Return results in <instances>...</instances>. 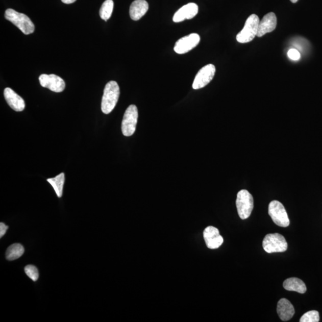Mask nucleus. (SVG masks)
I'll list each match as a JSON object with an SVG mask.
<instances>
[{"label":"nucleus","instance_id":"1","mask_svg":"<svg viewBox=\"0 0 322 322\" xmlns=\"http://www.w3.org/2000/svg\"><path fill=\"white\" fill-rule=\"evenodd\" d=\"M119 94V87L116 81H109L106 84L101 104L102 111L105 114H110L114 110L118 101Z\"/></svg>","mask_w":322,"mask_h":322},{"label":"nucleus","instance_id":"2","mask_svg":"<svg viewBox=\"0 0 322 322\" xmlns=\"http://www.w3.org/2000/svg\"><path fill=\"white\" fill-rule=\"evenodd\" d=\"M5 18L15 24L24 34H33L35 30L34 24L29 17L12 9L6 10Z\"/></svg>","mask_w":322,"mask_h":322},{"label":"nucleus","instance_id":"3","mask_svg":"<svg viewBox=\"0 0 322 322\" xmlns=\"http://www.w3.org/2000/svg\"><path fill=\"white\" fill-rule=\"evenodd\" d=\"M259 23V17L257 15L253 14L249 16L243 29L237 35V41L242 44L253 41L254 38L257 36Z\"/></svg>","mask_w":322,"mask_h":322},{"label":"nucleus","instance_id":"4","mask_svg":"<svg viewBox=\"0 0 322 322\" xmlns=\"http://www.w3.org/2000/svg\"><path fill=\"white\" fill-rule=\"evenodd\" d=\"M239 216L242 220L249 218L254 208V200L251 194L246 190H241L237 194L236 201Z\"/></svg>","mask_w":322,"mask_h":322},{"label":"nucleus","instance_id":"5","mask_svg":"<svg viewBox=\"0 0 322 322\" xmlns=\"http://www.w3.org/2000/svg\"><path fill=\"white\" fill-rule=\"evenodd\" d=\"M263 246L267 253H283L288 249V243L284 236L279 233L268 234L264 237Z\"/></svg>","mask_w":322,"mask_h":322},{"label":"nucleus","instance_id":"6","mask_svg":"<svg viewBox=\"0 0 322 322\" xmlns=\"http://www.w3.org/2000/svg\"><path fill=\"white\" fill-rule=\"evenodd\" d=\"M268 214L275 224L286 228L290 224L289 219L284 205L278 201H271L268 205Z\"/></svg>","mask_w":322,"mask_h":322},{"label":"nucleus","instance_id":"7","mask_svg":"<svg viewBox=\"0 0 322 322\" xmlns=\"http://www.w3.org/2000/svg\"><path fill=\"white\" fill-rule=\"evenodd\" d=\"M138 119L137 106L132 105L125 112L122 121V132L123 136L130 137L133 135L136 129Z\"/></svg>","mask_w":322,"mask_h":322},{"label":"nucleus","instance_id":"8","mask_svg":"<svg viewBox=\"0 0 322 322\" xmlns=\"http://www.w3.org/2000/svg\"><path fill=\"white\" fill-rule=\"evenodd\" d=\"M215 71V67L212 64L207 65L201 68L194 78L192 85L193 89H201L207 86L213 79Z\"/></svg>","mask_w":322,"mask_h":322},{"label":"nucleus","instance_id":"9","mask_svg":"<svg viewBox=\"0 0 322 322\" xmlns=\"http://www.w3.org/2000/svg\"><path fill=\"white\" fill-rule=\"evenodd\" d=\"M39 81L42 87L47 88L56 93H61L65 88L64 80L55 74H51V75L42 74L39 77Z\"/></svg>","mask_w":322,"mask_h":322},{"label":"nucleus","instance_id":"10","mask_svg":"<svg viewBox=\"0 0 322 322\" xmlns=\"http://www.w3.org/2000/svg\"><path fill=\"white\" fill-rule=\"evenodd\" d=\"M200 36L197 34H191L180 38L175 46V51L179 55L185 54L200 43Z\"/></svg>","mask_w":322,"mask_h":322},{"label":"nucleus","instance_id":"11","mask_svg":"<svg viewBox=\"0 0 322 322\" xmlns=\"http://www.w3.org/2000/svg\"><path fill=\"white\" fill-rule=\"evenodd\" d=\"M204 238L207 246L211 250L217 249L224 242L218 229L213 226H208L204 231Z\"/></svg>","mask_w":322,"mask_h":322},{"label":"nucleus","instance_id":"12","mask_svg":"<svg viewBox=\"0 0 322 322\" xmlns=\"http://www.w3.org/2000/svg\"><path fill=\"white\" fill-rule=\"evenodd\" d=\"M277 26V17L273 12L268 13L260 21L257 37H261L265 34L271 33Z\"/></svg>","mask_w":322,"mask_h":322},{"label":"nucleus","instance_id":"13","mask_svg":"<svg viewBox=\"0 0 322 322\" xmlns=\"http://www.w3.org/2000/svg\"><path fill=\"white\" fill-rule=\"evenodd\" d=\"M198 13V6L195 3H190L180 8L177 12L172 20L176 23L183 22L186 19H191L193 18Z\"/></svg>","mask_w":322,"mask_h":322},{"label":"nucleus","instance_id":"14","mask_svg":"<svg viewBox=\"0 0 322 322\" xmlns=\"http://www.w3.org/2000/svg\"><path fill=\"white\" fill-rule=\"evenodd\" d=\"M4 96L10 107L16 112H22L26 108L23 99L15 93L11 88H6Z\"/></svg>","mask_w":322,"mask_h":322},{"label":"nucleus","instance_id":"15","mask_svg":"<svg viewBox=\"0 0 322 322\" xmlns=\"http://www.w3.org/2000/svg\"><path fill=\"white\" fill-rule=\"evenodd\" d=\"M277 312L282 321H288L295 314V309L291 302L287 299H282L279 301Z\"/></svg>","mask_w":322,"mask_h":322},{"label":"nucleus","instance_id":"16","mask_svg":"<svg viewBox=\"0 0 322 322\" xmlns=\"http://www.w3.org/2000/svg\"><path fill=\"white\" fill-rule=\"evenodd\" d=\"M148 9V5L145 0H135L132 3L130 8L131 19L134 21L140 20Z\"/></svg>","mask_w":322,"mask_h":322},{"label":"nucleus","instance_id":"17","mask_svg":"<svg viewBox=\"0 0 322 322\" xmlns=\"http://www.w3.org/2000/svg\"><path fill=\"white\" fill-rule=\"evenodd\" d=\"M284 288L289 291H295L300 293H304L307 291L305 284L301 279L296 278H291L286 279L284 282Z\"/></svg>","mask_w":322,"mask_h":322},{"label":"nucleus","instance_id":"18","mask_svg":"<svg viewBox=\"0 0 322 322\" xmlns=\"http://www.w3.org/2000/svg\"><path fill=\"white\" fill-rule=\"evenodd\" d=\"M65 174L63 172L55 177V178L48 179L47 182L54 189L58 197H61L63 194V186L65 183Z\"/></svg>","mask_w":322,"mask_h":322},{"label":"nucleus","instance_id":"19","mask_svg":"<svg viewBox=\"0 0 322 322\" xmlns=\"http://www.w3.org/2000/svg\"><path fill=\"white\" fill-rule=\"evenodd\" d=\"M24 247L20 243H14L6 251V259L9 261L18 259L24 253Z\"/></svg>","mask_w":322,"mask_h":322},{"label":"nucleus","instance_id":"20","mask_svg":"<svg viewBox=\"0 0 322 322\" xmlns=\"http://www.w3.org/2000/svg\"><path fill=\"white\" fill-rule=\"evenodd\" d=\"M113 10H114V2H113V0H106L102 5L100 11H99V15H100L103 20L107 21L109 19H110Z\"/></svg>","mask_w":322,"mask_h":322},{"label":"nucleus","instance_id":"21","mask_svg":"<svg viewBox=\"0 0 322 322\" xmlns=\"http://www.w3.org/2000/svg\"><path fill=\"white\" fill-rule=\"evenodd\" d=\"M320 320L319 313L317 311L311 310L303 315L300 322H318Z\"/></svg>","mask_w":322,"mask_h":322},{"label":"nucleus","instance_id":"22","mask_svg":"<svg viewBox=\"0 0 322 322\" xmlns=\"http://www.w3.org/2000/svg\"><path fill=\"white\" fill-rule=\"evenodd\" d=\"M24 272L32 280L35 282L38 280L39 274L37 268L33 265H28L24 267Z\"/></svg>","mask_w":322,"mask_h":322},{"label":"nucleus","instance_id":"23","mask_svg":"<svg viewBox=\"0 0 322 322\" xmlns=\"http://www.w3.org/2000/svg\"><path fill=\"white\" fill-rule=\"evenodd\" d=\"M288 56L290 59L295 61H299L301 58L300 53L296 49L294 48L289 49L288 52Z\"/></svg>","mask_w":322,"mask_h":322},{"label":"nucleus","instance_id":"24","mask_svg":"<svg viewBox=\"0 0 322 322\" xmlns=\"http://www.w3.org/2000/svg\"><path fill=\"white\" fill-rule=\"evenodd\" d=\"M8 228V226H6L5 224H3V222H1V224H0V238H2V237L6 234Z\"/></svg>","mask_w":322,"mask_h":322},{"label":"nucleus","instance_id":"25","mask_svg":"<svg viewBox=\"0 0 322 322\" xmlns=\"http://www.w3.org/2000/svg\"><path fill=\"white\" fill-rule=\"evenodd\" d=\"M61 1L65 3V4H72L74 2H76L77 0H61Z\"/></svg>","mask_w":322,"mask_h":322},{"label":"nucleus","instance_id":"26","mask_svg":"<svg viewBox=\"0 0 322 322\" xmlns=\"http://www.w3.org/2000/svg\"><path fill=\"white\" fill-rule=\"evenodd\" d=\"M290 1H291L293 3H296L297 2L299 1V0H290Z\"/></svg>","mask_w":322,"mask_h":322}]
</instances>
